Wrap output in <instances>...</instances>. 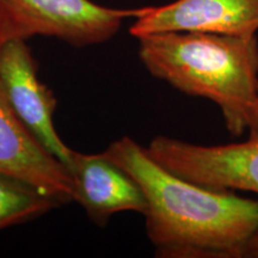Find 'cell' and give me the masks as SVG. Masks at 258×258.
Masks as SVG:
<instances>
[{
  "label": "cell",
  "instance_id": "6da1fadb",
  "mask_svg": "<svg viewBox=\"0 0 258 258\" xmlns=\"http://www.w3.org/2000/svg\"><path fill=\"white\" fill-rule=\"evenodd\" d=\"M104 153L143 189L147 237L157 256L243 258L258 234V200L180 178L131 138L114 141Z\"/></svg>",
  "mask_w": 258,
  "mask_h": 258
},
{
  "label": "cell",
  "instance_id": "7a4b0ae2",
  "mask_svg": "<svg viewBox=\"0 0 258 258\" xmlns=\"http://www.w3.org/2000/svg\"><path fill=\"white\" fill-rule=\"evenodd\" d=\"M148 72L190 96L214 102L234 137L247 131L258 98V38L200 31H169L138 37Z\"/></svg>",
  "mask_w": 258,
  "mask_h": 258
},
{
  "label": "cell",
  "instance_id": "3957f363",
  "mask_svg": "<svg viewBox=\"0 0 258 258\" xmlns=\"http://www.w3.org/2000/svg\"><path fill=\"white\" fill-rule=\"evenodd\" d=\"M0 6L21 38L55 37L74 47L104 43L143 11L108 8L92 0H0Z\"/></svg>",
  "mask_w": 258,
  "mask_h": 258
},
{
  "label": "cell",
  "instance_id": "277c9868",
  "mask_svg": "<svg viewBox=\"0 0 258 258\" xmlns=\"http://www.w3.org/2000/svg\"><path fill=\"white\" fill-rule=\"evenodd\" d=\"M147 152L161 166L189 182L211 189L258 194V135L245 143L218 146L157 137Z\"/></svg>",
  "mask_w": 258,
  "mask_h": 258
},
{
  "label": "cell",
  "instance_id": "5b68a950",
  "mask_svg": "<svg viewBox=\"0 0 258 258\" xmlns=\"http://www.w3.org/2000/svg\"><path fill=\"white\" fill-rule=\"evenodd\" d=\"M0 86L22 123L69 170L74 151L57 134L54 125L56 98L38 79L25 38H11L0 51Z\"/></svg>",
  "mask_w": 258,
  "mask_h": 258
},
{
  "label": "cell",
  "instance_id": "8992f818",
  "mask_svg": "<svg viewBox=\"0 0 258 258\" xmlns=\"http://www.w3.org/2000/svg\"><path fill=\"white\" fill-rule=\"evenodd\" d=\"M169 31L254 36L258 0H176L166 5L145 6L129 28L137 38Z\"/></svg>",
  "mask_w": 258,
  "mask_h": 258
},
{
  "label": "cell",
  "instance_id": "52a82bcc",
  "mask_svg": "<svg viewBox=\"0 0 258 258\" xmlns=\"http://www.w3.org/2000/svg\"><path fill=\"white\" fill-rule=\"evenodd\" d=\"M0 173L17 177L64 205L74 201L70 171L17 117L0 86Z\"/></svg>",
  "mask_w": 258,
  "mask_h": 258
},
{
  "label": "cell",
  "instance_id": "ba28073f",
  "mask_svg": "<svg viewBox=\"0 0 258 258\" xmlns=\"http://www.w3.org/2000/svg\"><path fill=\"white\" fill-rule=\"evenodd\" d=\"M70 173L74 201L79 202L97 225L104 226L120 212L146 214L147 200L137 180L103 152L86 154L74 151Z\"/></svg>",
  "mask_w": 258,
  "mask_h": 258
},
{
  "label": "cell",
  "instance_id": "9c48e42d",
  "mask_svg": "<svg viewBox=\"0 0 258 258\" xmlns=\"http://www.w3.org/2000/svg\"><path fill=\"white\" fill-rule=\"evenodd\" d=\"M62 206L25 180L0 173V230L34 220Z\"/></svg>",
  "mask_w": 258,
  "mask_h": 258
},
{
  "label": "cell",
  "instance_id": "30bf717a",
  "mask_svg": "<svg viewBox=\"0 0 258 258\" xmlns=\"http://www.w3.org/2000/svg\"><path fill=\"white\" fill-rule=\"evenodd\" d=\"M15 37H19L15 29V25L9 16L6 15L4 9L0 6V51L5 46L6 42Z\"/></svg>",
  "mask_w": 258,
  "mask_h": 258
},
{
  "label": "cell",
  "instance_id": "8fae6325",
  "mask_svg": "<svg viewBox=\"0 0 258 258\" xmlns=\"http://www.w3.org/2000/svg\"><path fill=\"white\" fill-rule=\"evenodd\" d=\"M247 131H249V137L258 135V98L253 103L252 108L249 112L247 117Z\"/></svg>",
  "mask_w": 258,
  "mask_h": 258
},
{
  "label": "cell",
  "instance_id": "7c38bea8",
  "mask_svg": "<svg viewBox=\"0 0 258 258\" xmlns=\"http://www.w3.org/2000/svg\"><path fill=\"white\" fill-rule=\"evenodd\" d=\"M243 258H258V234L247 245Z\"/></svg>",
  "mask_w": 258,
  "mask_h": 258
}]
</instances>
